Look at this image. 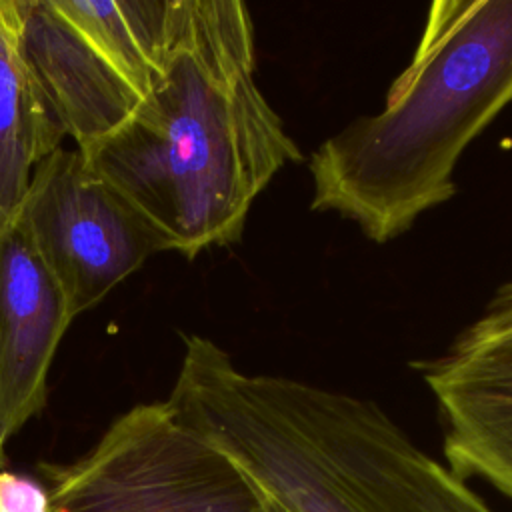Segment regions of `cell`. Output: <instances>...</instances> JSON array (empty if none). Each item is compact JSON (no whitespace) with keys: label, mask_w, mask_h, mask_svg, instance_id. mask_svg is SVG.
Returning a JSON list of instances; mask_svg holds the SVG:
<instances>
[{"label":"cell","mask_w":512,"mask_h":512,"mask_svg":"<svg viewBox=\"0 0 512 512\" xmlns=\"http://www.w3.org/2000/svg\"><path fill=\"white\" fill-rule=\"evenodd\" d=\"M138 214L160 252L196 258L240 242L254 200L302 150L256 82L240 0H168L152 86L112 136L80 152Z\"/></svg>","instance_id":"1"},{"label":"cell","mask_w":512,"mask_h":512,"mask_svg":"<svg viewBox=\"0 0 512 512\" xmlns=\"http://www.w3.org/2000/svg\"><path fill=\"white\" fill-rule=\"evenodd\" d=\"M182 344L166 404L244 472L270 512H492L376 402L244 372L200 334Z\"/></svg>","instance_id":"2"},{"label":"cell","mask_w":512,"mask_h":512,"mask_svg":"<svg viewBox=\"0 0 512 512\" xmlns=\"http://www.w3.org/2000/svg\"><path fill=\"white\" fill-rule=\"evenodd\" d=\"M512 104V0L432 2L408 66L376 114L310 156L314 212L386 244L456 192L464 150Z\"/></svg>","instance_id":"3"},{"label":"cell","mask_w":512,"mask_h":512,"mask_svg":"<svg viewBox=\"0 0 512 512\" xmlns=\"http://www.w3.org/2000/svg\"><path fill=\"white\" fill-rule=\"evenodd\" d=\"M26 58L68 138L88 152L146 98L168 0H16Z\"/></svg>","instance_id":"4"},{"label":"cell","mask_w":512,"mask_h":512,"mask_svg":"<svg viewBox=\"0 0 512 512\" xmlns=\"http://www.w3.org/2000/svg\"><path fill=\"white\" fill-rule=\"evenodd\" d=\"M54 512H270L254 484L166 400L118 416L68 464H40Z\"/></svg>","instance_id":"5"},{"label":"cell","mask_w":512,"mask_h":512,"mask_svg":"<svg viewBox=\"0 0 512 512\" xmlns=\"http://www.w3.org/2000/svg\"><path fill=\"white\" fill-rule=\"evenodd\" d=\"M12 228L56 282L72 318L160 252L138 214L64 146L36 166Z\"/></svg>","instance_id":"6"},{"label":"cell","mask_w":512,"mask_h":512,"mask_svg":"<svg viewBox=\"0 0 512 512\" xmlns=\"http://www.w3.org/2000/svg\"><path fill=\"white\" fill-rule=\"evenodd\" d=\"M412 366L436 402L448 468L512 498V280L442 354Z\"/></svg>","instance_id":"7"},{"label":"cell","mask_w":512,"mask_h":512,"mask_svg":"<svg viewBox=\"0 0 512 512\" xmlns=\"http://www.w3.org/2000/svg\"><path fill=\"white\" fill-rule=\"evenodd\" d=\"M72 320L22 236L0 232V466L8 440L48 402L50 368Z\"/></svg>","instance_id":"8"},{"label":"cell","mask_w":512,"mask_h":512,"mask_svg":"<svg viewBox=\"0 0 512 512\" xmlns=\"http://www.w3.org/2000/svg\"><path fill=\"white\" fill-rule=\"evenodd\" d=\"M66 138L22 46L16 0H0V232L12 228L36 166Z\"/></svg>","instance_id":"9"},{"label":"cell","mask_w":512,"mask_h":512,"mask_svg":"<svg viewBox=\"0 0 512 512\" xmlns=\"http://www.w3.org/2000/svg\"><path fill=\"white\" fill-rule=\"evenodd\" d=\"M0 468H4V466H0Z\"/></svg>","instance_id":"10"}]
</instances>
